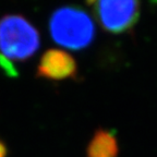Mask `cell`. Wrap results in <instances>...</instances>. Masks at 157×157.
Masks as SVG:
<instances>
[{
    "label": "cell",
    "mask_w": 157,
    "mask_h": 157,
    "mask_svg": "<svg viewBox=\"0 0 157 157\" xmlns=\"http://www.w3.org/2000/svg\"><path fill=\"white\" fill-rule=\"evenodd\" d=\"M49 33L57 45L71 50H81L91 45L95 25L86 11L67 6L55 11L49 20Z\"/></svg>",
    "instance_id": "6da1fadb"
},
{
    "label": "cell",
    "mask_w": 157,
    "mask_h": 157,
    "mask_svg": "<svg viewBox=\"0 0 157 157\" xmlns=\"http://www.w3.org/2000/svg\"><path fill=\"white\" fill-rule=\"evenodd\" d=\"M39 45L38 31L24 17L7 14L0 19V54L10 61H25Z\"/></svg>",
    "instance_id": "7a4b0ae2"
},
{
    "label": "cell",
    "mask_w": 157,
    "mask_h": 157,
    "mask_svg": "<svg viewBox=\"0 0 157 157\" xmlns=\"http://www.w3.org/2000/svg\"><path fill=\"white\" fill-rule=\"evenodd\" d=\"M99 24L109 33L130 31L140 17V0H86Z\"/></svg>",
    "instance_id": "3957f363"
},
{
    "label": "cell",
    "mask_w": 157,
    "mask_h": 157,
    "mask_svg": "<svg viewBox=\"0 0 157 157\" xmlns=\"http://www.w3.org/2000/svg\"><path fill=\"white\" fill-rule=\"evenodd\" d=\"M7 154H8L7 146H6V144L2 141L0 140V157H7Z\"/></svg>",
    "instance_id": "52a82bcc"
},
{
    "label": "cell",
    "mask_w": 157,
    "mask_h": 157,
    "mask_svg": "<svg viewBox=\"0 0 157 157\" xmlns=\"http://www.w3.org/2000/svg\"><path fill=\"white\" fill-rule=\"evenodd\" d=\"M0 69L10 78H17V70L13 66L12 61H10L9 59H7L1 54H0Z\"/></svg>",
    "instance_id": "8992f818"
},
{
    "label": "cell",
    "mask_w": 157,
    "mask_h": 157,
    "mask_svg": "<svg viewBox=\"0 0 157 157\" xmlns=\"http://www.w3.org/2000/svg\"><path fill=\"white\" fill-rule=\"evenodd\" d=\"M119 147L113 132L99 129L88 144L86 157H117Z\"/></svg>",
    "instance_id": "5b68a950"
},
{
    "label": "cell",
    "mask_w": 157,
    "mask_h": 157,
    "mask_svg": "<svg viewBox=\"0 0 157 157\" xmlns=\"http://www.w3.org/2000/svg\"><path fill=\"white\" fill-rule=\"evenodd\" d=\"M75 60L60 49H49L42 56L37 67V76L48 80H66L76 76Z\"/></svg>",
    "instance_id": "277c9868"
}]
</instances>
